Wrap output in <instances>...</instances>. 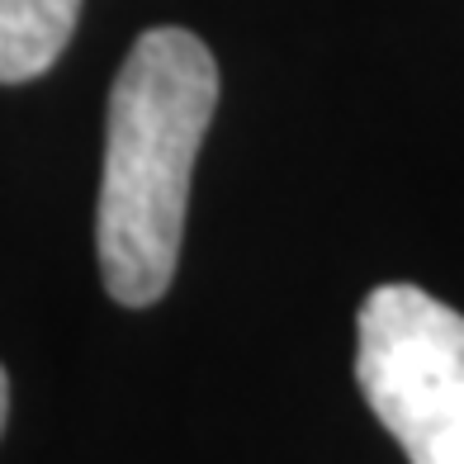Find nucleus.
<instances>
[{
	"instance_id": "f257e3e1",
	"label": "nucleus",
	"mask_w": 464,
	"mask_h": 464,
	"mask_svg": "<svg viewBox=\"0 0 464 464\" xmlns=\"http://www.w3.org/2000/svg\"><path fill=\"white\" fill-rule=\"evenodd\" d=\"M214 104L218 62L189 29H147L114 76L95 251L100 280L123 308H152L176 280L189 176Z\"/></svg>"
},
{
	"instance_id": "f03ea898",
	"label": "nucleus",
	"mask_w": 464,
	"mask_h": 464,
	"mask_svg": "<svg viewBox=\"0 0 464 464\" xmlns=\"http://www.w3.org/2000/svg\"><path fill=\"white\" fill-rule=\"evenodd\" d=\"M355 384L412 464H464V318L417 285H379L355 318Z\"/></svg>"
},
{
	"instance_id": "7ed1b4c3",
	"label": "nucleus",
	"mask_w": 464,
	"mask_h": 464,
	"mask_svg": "<svg viewBox=\"0 0 464 464\" xmlns=\"http://www.w3.org/2000/svg\"><path fill=\"white\" fill-rule=\"evenodd\" d=\"M81 0H0V86H24L67 53Z\"/></svg>"
},
{
	"instance_id": "20e7f679",
	"label": "nucleus",
	"mask_w": 464,
	"mask_h": 464,
	"mask_svg": "<svg viewBox=\"0 0 464 464\" xmlns=\"http://www.w3.org/2000/svg\"><path fill=\"white\" fill-rule=\"evenodd\" d=\"M5 421H10V374L0 365V436H5Z\"/></svg>"
}]
</instances>
